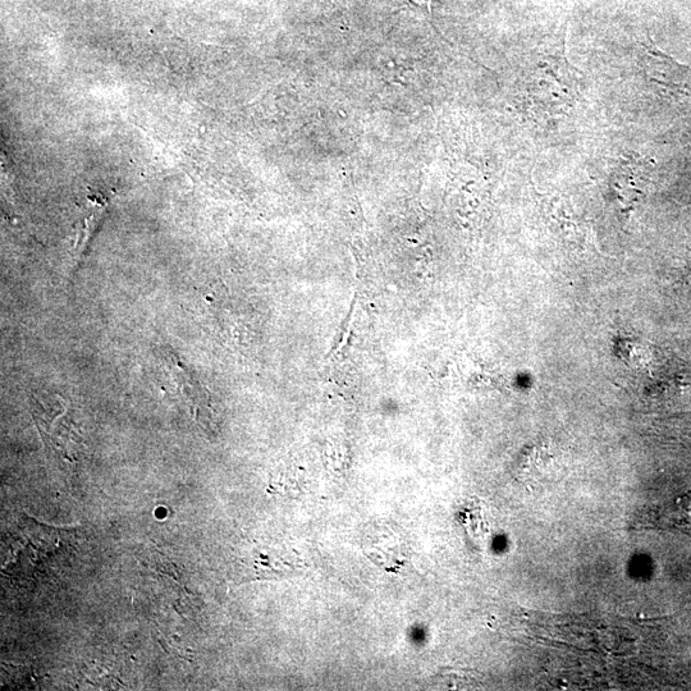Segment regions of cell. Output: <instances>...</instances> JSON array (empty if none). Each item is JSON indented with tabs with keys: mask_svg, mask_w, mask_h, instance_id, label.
Listing matches in <instances>:
<instances>
[{
	"mask_svg": "<svg viewBox=\"0 0 691 691\" xmlns=\"http://www.w3.org/2000/svg\"><path fill=\"white\" fill-rule=\"evenodd\" d=\"M530 93L547 108L571 105L576 94L574 70L564 59L542 63L534 72Z\"/></svg>",
	"mask_w": 691,
	"mask_h": 691,
	"instance_id": "cell-1",
	"label": "cell"
},
{
	"mask_svg": "<svg viewBox=\"0 0 691 691\" xmlns=\"http://www.w3.org/2000/svg\"><path fill=\"white\" fill-rule=\"evenodd\" d=\"M557 470L555 451L546 443H535L525 448L517 461L516 474L529 488L541 487L549 482Z\"/></svg>",
	"mask_w": 691,
	"mask_h": 691,
	"instance_id": "cell-2",
	"label": "cell"
},
{
	"mask_svg": "<svg viewBox=\"0 0 691 691\" xmlns=\"http://www.w3.org/2000/svg\"><path fill=\"white\" fill-rule=\"evenodd\" d=\"M652 76L658 84L665 85L667 89L674 90L676 93H691V70L688 67L672 61L663 54L653 52Z\"/></svg>",
	"mask_w": 691,
	"mask_h": 691,
	"instance_id": "cell-3",
	"label": "cell"
},
{
	"mask_svg": "<svg viewBox=\"0 0 691 691\" xmlns=\"http://www.w3.org/2000/svg\"><path fill=\"white\" fill-rule=\"evenodd\" d=\"M644 169L643 164L636 159L622 164L620 172L616 176L615 187L624 196V199L635 198V192L639 191L640 186H644Z\"/></svg>",
	"mask_w": 691,
	"mask_h": 691,
	"instance_id": "cell-4",
	"label": "cell"
},
{
	"mask_svg": "<svg viewBox=\"0 0 691 691\" xmlns=\"http://www.w3.org/2000/svg\"><path fill=\"white\" fill-rule=\"evenodd\" d=\"M645 349L635 340H624L620 345V358L635 368L645 361Z\"/></svg>",
	"mask_w": 691,
	"mask_h": 691,
	"instance_id": "cell-5",
	"label": "cell"
}]
</instances>
